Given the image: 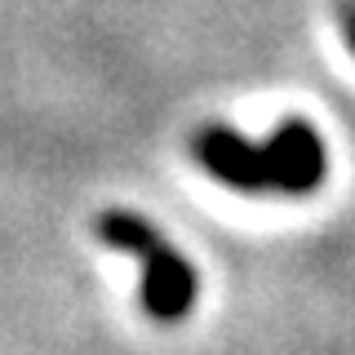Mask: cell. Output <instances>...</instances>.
I'll list each match as a JSON object with an SVG mask.
<instances>
[{
    "label": "cell",
    "instance_id": "1",
    "mask_svg": "<svg viewBox=\"0 0 355 355\" xmlns=\"http://www.w3.org/2000/svg\"><path fill=\"white\" fill-rule=\"evenodd\" d=\"M191 151L209 178L244 196H311L329 173L324 138L306 120H284L266 142H249L231 125H205Z\"/></svg>",
    "mask_w": 355,
    "mask_h": 355
},
{
    "label": "cell",
    "instance_id": "2",
    "mask_svg": "<svg viewBox=\"0 0 355 355\" xmlns=\"http://www.w3.org/2000/svg\"><path fill=\"white\" fill-rule=\"evenodd\" d=\"M94 227H98V236H103V244L129 253V258L142 266V306H147L151 320L178 324V320L191 315L196 293H200L196 266L187 262L147 218L129 214V209H107V214H98Z\"/></svg>",
    "mask_w": 355,
    "mask_h": 355
},
{
    "label": "cell",
    "instance_id": "3",
    "mask_svg": "<svg viewBox=\"0 0 355 355\" xmlns=\"http://www.w3.org/2000/svg\"><path fill=\"white\" fill-rule=\"evenodd\" d=\"M338 18H342V31H347V40L355 49V0H338Z\"/></svg>",
    "mask_w": 355,
    "mask_h": 355
}]
</instances>
